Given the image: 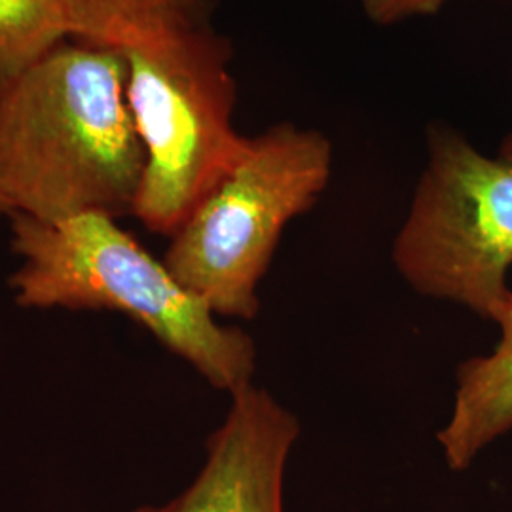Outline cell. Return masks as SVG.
<instances>
[{
  "label": "cell",
  "instance_id": "obj_4",
  "mask_svg": "<svg viewBox=\"0 0 512 512\" xmlns=\"http://www.w3.org/2000/svg\"><path fill=\"white\" fill-rule=\"evenodd\" d=\"M332 173V145L283 122L249 137L239 164L171 236L164 262L219 317L255 319L258 285L283 230L308 213Z\"/></svg>",
  "mask_w": 512,
  "mask_h": 512
},
{
  "label": "cell",
  "instance_id": "obj_9",
  "mask_svg": "<svg viewBox=\"0 0 512 512\" xmlns=\"http://www.w3.org/2000/svg\"><path fill=\"white\" fill-rule=\"evenodd\" d=\"M69 38L67 0H0V92Z\"/></svg>",
  "mask_w": 512,
  "mask_h": 512
},
{
  "label": "cell",
  "instance_id": "obj_12",
  "mask_svg": "<svg viewBox=\"0 0 512 512\" xmlns=\"http://www.w3.org/2000/svg\"><path fill=\"white\" fill-rule=\"evenodd\" d=\"M0 217H10V209H8V205H6L2 198H0Z\"/></svg>",
  "mask_w": 512,
  "mask_h": 512
},
{
  "label": "cell",
  "instance_id": "obj_11",
  "mask_svg": "<svg viewBox=\"0 0 512 512\" xmlns=\"http://www.w3.org/2000/svg\"><path fill=\"white\" fill-rule=\"evenodd\" d=\"M497 156H499V158H503V160H509V162H512V133L505 137V141H503V145L499 148V154H497Z\"/></svg>",
  "mask_w": 512,
  "mask_h": 512
},
{
  "label": "cell",
  "instance_id": "obj_8",
  "mask_svg": "<svg viewBox=\"0 0 512 512\" xmlns=\"http://www.w3.org/2000/svg\"><path fill=\"white\" fill-rule=\"evenodd\" d=\"M71 38L124 50L147 38L207 25L211 0H67Z\"/></svg>",
  "mask_w": 512,
  "mask_h": 512
},
{
  "label": "cell",
  "instance_id": "obj_3",
  "mask_svg": "<svg viewBox=\"0 0 512 512\" xmlns=\"http://www.w3.org/2000/svg\"><path fill=\"white\" fill-rule=\"evenodd\" d=\"M120 52L128 65L129 110L145 152L131 215L150 232L171 238L249 147V137L234 128L230 44L202 25Z\"/></svg>",
  "mask_w": 512,
  "mask_h": 512
},
{
  "label": "cell",
  "instance_id": "obj_1",
  "mask_svg": "<svg viewBox=\"0 0 512 512\" xmlns=\"http://www.w3.org/2000/svg\"><path fill=\"white\" fill-rule=\"evenodd\" d=\"M120 50L69 38L0 92V198L57 222L133 213L145 152Z\"/></svg>",
  "mask_w": 512,
  "mask_h": 512
},
{
  "label": "cell",
  "instance_id": "obj_7",
  "mask_svg": "<svg viewBox=\"0 0 512 512\" xmlns=\"http://www.w3.org/2000/svg\"><path fill=\"white\" fill-rule=\"evenodd\" d=\"M492 323L499 342L492 353L458 366L452 414L437 433L444 461L456 473L512 431V294Z\"/></svg>",
  "mask_w": 512,
  "mask_h": 512
},
{
  "label": "cell",
  "instance_id": "obj_5",
  "mask_svg": "<svg viewBox=\"0 0 512 512\" xmlns=\"http://www.w3.org/2000/svg\"><path fill=\"white\" fill-rule=\"evenodd\" d=\"M427 145L393 264L416 293L494 321L512 294V162L454 129H431Z\"/></svg>",
  "mask_w": 512,
  "mask_h": 512
},
{
  "label": "cell",
  "instance_id": "obj_10",
  "mask_svg": "<svg viewBox=\"0 0 512 512\" xmlns=\"http://www.w3.org/2000/svg\"><path fill=\"white\" fill-rule=\"evenodd\" d=\"M448 0H363L366 18L378 25H395L406 19L433 16Z\"/></svg>",
  "mask_w": 512,
  "mask_h": 512
},
{
  "label": "cell",
  "instance_id": "obj_2",
  "mask_svg": "<svg viewBox=\"0 0 512 512\" xmlns=\"http://www.w3.org/2000/svg\"><path fill=\"white\" fill-rule=\"evenodd\" d=\"M116 220L101 213L57 222L12 215L10 245L19 264L10 289L16 304L27 310L124 313L207 384L228 395L253 384V338L220 323L205 300Z\"/></svg>",
  "mask_w": 512,
  "mask_h": 512
},
{
  "label": "cell",
  "instance_id": "obj_6",
  "mask_svg": "<svg viewBox=\"0 0 512 512\" xmlns=\"http://www.w3.org/2000/svg\"><path fill=\"white\" fill-rule=\"evenodd\" d=\"M300 421L256 385L230 395L205 444V459L183 492L133 512H285V475Z\"/></svg>",
  "mask_w": 512,
  "mask_h": 512
}]
</instances>
